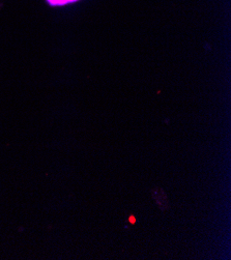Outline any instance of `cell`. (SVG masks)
I'll return each instance as SVG.
<instances>
[{
	"instance_id": "obj_2",
	"label": "cell",
	"mask_w": 231,
	"mask_h": 260,
	"mask_svg": "<svg viewBox=\"0 0 231 260\" xmlns=\"http://www.w3.org/2000/svg\"><path fill=\"white\" fill-rule=\"evenodd\" d=\"M75 2H78V0H48V3L51 6H64Z\"/></svg>"
},
{
	"instance_id": "obj_1",
	"label": "cell",
	"mask_w": 231,
	"mask_h": 260,
	"mask_svg": "<svg viewBox=\"0 0 231 260\" xmlns=\"http://www.w3.org/2000/svg\"><path fill=\"white\" fill-rule=\"evenodd\" d=\"M151 196L155 200V202L157 203V205L159 206V209L162 212H167L170 209V203H169V199L167 194L164 192L163 189L161 188H155L151 190Z\"/></svg>"
},
{
	"instance_id": "obj_3",
	"label": "cell",
	"mask_w": 231,
	"mask_h": 260,
	"mask_svg": "<svg viewBox=\"0 0 231 260\" xmlns=\"http://www.w3.org/2000/svg\"><path fill=\"white\" fill-rule=\"evenodd\" d=\"M129 222H130L131 224H135V223H136V218H135L134 216H131V217L129 218Z\"/></svg>"
}]
</instances>
